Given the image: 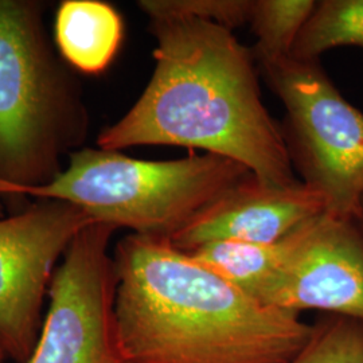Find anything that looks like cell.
<instances>
[{
	"instance_id": "cell-1",
	"label": "cell",
	"mask_w": 363,
	"mask_h": 363,
	"mask_svg": "<svg viewBox=\"0 0 363 363\" xmlns=\"http://www.w3.org/2000/svg\"><path fill=\"white\" fill-rule=\"evenodd\" d=\"M156 39V66L143 94L101 130V150L174 145L245 166L272 186L298 183L283 128L262 103L255 57L232 30L138 3Z\"/></svg>"
},
{
	"instance_id": "cell-2",
	"label": "cell",
	"mask_w": 363,
	"mask_h": 363,
	"mask_svg": "<svg viewBox=\"0 0 363 363\" xmlns=\"http://www.w3.org/2000/svg\"><path fill=\"white\" fill-rule=\"evenodd\" d=\"M124 362L289 363L313 325L265 306L167 238L130 234L115 249Z\"/></svg>"
},
{
	"instance_id": "cell-3",
	"label": "cell",
	"mask_w": 363,
	"mask_h": 363,
	"mask_svg": "<svg viewBox=\"0 0 363 363\" xmlns=\"http://www.w3.org/2000/svg\"><path fill=\"white\" fill-rule=\"evenodd\" d=\"M43 11L40 1L0 0V198L9 203L55 181L89 130L77 76L54 52Z\"/></svg>"
},
{
	"instance_id": "cell-4",
	"label": "cell",
	"mask_w": 363,
	"mask_h": 363,
	"mask_svg": "<svg viewBox=\"0 0 363 363\" xmlns=\"http://www.w3.org/2000/svg\"><path fill=\"white\" fill-rule=\"evenodd\" d=\"M249 175L245 166L213 154L150 162L84 148L55 181L27 195L65 201L94 222L169 240Z\"/></svg>"
},
{
	"instance_id": "cell-5",
	"label": "cell",
	"mask_w": 363,
	"mask_h": 363,
	"mask_svg": "<svg viewBox=\"0 0 363 363\" xmlns=\"http://www.w3.org/2000/svg\"><path fill=\"white\" fill-rule=\"evenodd\" d=\"M286 106L281 127L294 169L325 213L355 220L363 195V112L343 99L319 61L292 55L261 64Z\"/></svg>"
},
{
	"instance_id": "cell-6",
	"label": "cell",
	"mask_w": 363,
	"mask_h": 363,
	"mask_svg": "<svg viewBox=\"0 0 363 363\" xmlns=\"http://www.w3.org/2000/svg\"><path fill=\"white\" fill-rule=\"evenodd\" d=\"M116 228L91 220L52 274L48 315L27 363H124L115 319L116 267L108 247Z\"/></svg>"
},
{
	"instance_id": "cell-7",
	"label": "cell",
	"mask_w": 363,
	"mask_h": 363,
	"mask_svg": "<svg viewBox=\"0 0 363 363\" xmlns=\"http://www.w3.org/2000/svg\"><path fill=\"white\" fill-rule=\"evenodd\" d=\"M89 222L77 206L50 198L0 220V347L13 362H28L55 264Z\"/></svg>"
},
{
	"instance_id": "cell-8",
	"label": "cell",
	"mask_w": 363,
	"mask_h": 363,
	"mask_svg": "<svg viewBox=\"0 0 363 363\" xmlns=\"http://www.w3.org/2000/svg\"><path fill=\"white\" fill-rule=\"evenodd\" d=\"M253 298L286 311L319 310L363 322V233L357 220L323 211L288 234L283 259Z\"/></svg>"
},
{
	"instance_id": "cell-9",
	"label": "cell",
	"mask_w": 363,
	"mask_h": 363,
	"mask_svg": "<svg viewBox=\"0 0 363 363\" xmlns=\"http://www.w3.org/2000/svg\"><path fill=\"white\" fill-rule=\"evenodd\" d=\"M323 211V198L301 181L291 186H272L249 175L169 241L182 252L213 241L274 244Z\"/></svg>"
},
{
	"instance_id": "cell-10",
	"label": "cell",
	"mask_w": 363,
	"mask_h": 363,
	"mask_svg": "<svg viewBox=\"0 0 363 363\" xmlns=\"http://www.w3.org/2000/svg\"><path fill=\"white\" fill-rule=\"evenodd\" d=\"M55 45L73 70L100 74L120 49L124 25L113 6L99 0H65L55 15Z\"/></svg>"
},
{
	"instance_id": "cell-11",
	"label": "cell",
	"mask_w": 363,
	"mask_h": 363,
	"mask_svg": "<svg viewBox=\"0 0 363 363\" xmlns=\"http://www.w3.org/2000/svg\"><path fill=\"white\" fill-rule=\"evenodd\" d=\"M284 252L286 237L274 244L213 241L186 253L208 271L253 298L276 269Z\"/></svg>"
},
{
	"instance_id": "cell-12",
	"label": "cell",
	"mask_w": 363,
	"mask_h": 363,
	"mask_svg": "<svg viewBox=\"0 0 363 363\" xmlns=\"http://www.w3.org/2000/svg\"><path fill=\"white\" fill-rule=\"evenodd\" d=\"M339 46L363 49V0L316 1L291 55L301 61H319L323 52Z\"/></svg>"
},
{
	"instance_id": "cell-13",
	"label": "cell",
	"mask_w": 363,
	"mask_h": 363,
	"mask_svg": "<svg viewBox=\"0 0 363 363\" xmlns=\"http://www.w3.org/2000/svg\"><path fill=\"white\" fill-rule=\"evenodd\" d=\"M315 6L312 0H253L249 25L257 38L252 52L259 65L291 55Z\"/></svg>"
},
{
	"instance_id": "cell-14",
	"label": "cell",
	"mask_w": 363,
	"mask_h": 363,
	"mask_svg": "<svg viewBox=\"0 0 363 363\" xmlns=\"http://www.w3.org/2000/svg\"><path fill=\"white\" fill-rule=\"evenodd\" d=\"M289 363H363V322L327 313L303 350Z\"/></svg>"
},
{
	"instance_id": "cell-15",
	"label": "cell",
	"mask_w": 363,
	"mask_h": 363,
	"mask_svg": "<svg viewBox=\"0 0 363 363\" xmlns=\"http://www.w3.org/2000/svg\"><path fill=\"white\" fill-rule=\"evenodd\" d=\"M163 13L191 16L232 30L249 23L253 0H143Z\"/></svg>"
},
{
	"instance_id": "cell-16",
	"label": "cell",
	"mask_w": 363,
	"mask_h": 363,
	"mask_svg": "<svg viewBox=\"0 0 363 363\" xmlns=\"http://www.w3.org/2000/svg\"><path fill=\"white\" fill-rule=\"evenodd\" d=\"M355 220H357V223H358V226L361 228V230H362L363 233V195L362 198H361V202H359V208H358V213H357Z\"/></svg>"
},
{
	"instance_id": "cell-17",
	"label": "cell",
	"mask_w": 363,
	"mask_h": 363,
	"mask_svg": "<svg viewBox=\"0 0 363 363\" xmlns=\"http://www.w3.org/2000/svg\"><path fill=\"white\" fill-rule=\"evenodd\" d=\"M7 357H6V354H4V351L1 350V347H0V363L4 362V359H6Z\"/></svg>"
},
{
	"instance_id": "cell-18",
	"label": "cell",
	"mask_w": 363,
	"mask_h": 363,
	"mask_svg": "<svg viewBox=\"0 0 363 363\" xmlns=\"http://www.w3.org/2000/svg\"><path fill=\"white\" fill-rule=\"evenodd\" d=\"M3 210H4V208H3V201H1V198H0V218L3 217Z\"/></svg>"
},
{
	"instance_id": "cell-19",
	"label": "cell",
	"mask_w": 363,
	"mask_h": 363,
	"mask_svg": "<svg viewBox=\"0 0 363 363\" xmlns=\"http://www.w3.org/2000/svg\"><path fill=\"white\" fill-rule=\"evenodd\" d=\"M124 363H133V362H124Z\"/></svg>"
}]
</instances>
